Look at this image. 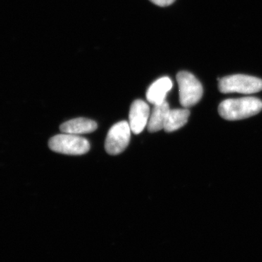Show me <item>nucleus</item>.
I'll return each instance as SVG.
<instances>
[{
	"instance_id": "2",
	"label": "nucleus",
	"mask_w": 262,
	"mask_h": 262,
	"mask_svg": "<svg viewBox=\"0 0 262 262\" xmlns=\"http://www.w3.org/2000/svg\"><path fill=\"white\" fill-rule=\"evenodd\" d=\"M219 89L223 94H255L262 91V80L246 75L227 76L220 79Z\"/></svg>"
},
{
	"instance_id": "7",
	"label": "nucleus",
	"mask_w": 262,
	"mask_h": 262,
	"mask_svg": "<svg viewBox=\"0 0 262 262\" xmlns=\"http://www.w3.org/2000/svg\"><path fill=\"white\" fill-rule=\"evenodd\" d=\"M173 87L172 81L168 77H161L150 85L146 98L149 103L154 105L160 104L165 101V97Z\"/></svg>"
},
{
	"instance_id": "8",
	"label": "nucleus",
	"mask_w": 262,
	"mask_h": 262,
	"mask_svg": "<svg viewBox=\"0 0 262 262\" xmlns=\"http://www.w3.org/2000/svg\"><path fill=\"white\" fill-rule=\"evenodd\" d=\"M97 127V123L94 120L80 117L65 122L60 126V130L63 134L78 135L94 132Z\"/></svg>"
},
{
	"instance_id": "3",
	"label": "nucleus",
	"mask_w": 262,
	"mask_h": 262,
	"mask_svg": "<svg viewBox=\"0 0 262 262\" xmlns=\"http://www.w3.org/2000/svg\"><path fill=\"white\" fill-rule=\"evenodd\" d=\"M48 145L52 151L71 155L86 154L91 148L87 139L70 134H58L53 136L50 139Z\"/></svg>"
},
{
	"instance_id": "11",
	"label": "nucleus",
	"mask_w": 262,
	"mask_h": 262,
	"mask_svg": "<svg viewBox=\"0 0 262 262\" xmlns=\"http://www.w3.org/2000/svg\"><path fill=\"white\" fill-rule=\"evenodd\" d=\"M151 3L160 7H166L173 4L176 0H150Z\"/></svg>"
},
{
	"instance_id": "10",
	"label": "nucleus",
	"mask_w": 262,
	"mask_h": 262,
	"mask_svg": "<svg viewBox=\"0 0 262 262\" xmlns=\"http://www.w3.org/2000/svg\"><path fill=\"white\" fill-rule=\"evenodd\" d=\"M170 110V106L166 101L160 103V104L155 105V107L151 112L147 124V129L149 132H158V131L164 129L165 118H166Z\"/></svg>"
},
{
	"instance_id": "4",
	"label": "nucleus",
	"mask_w": 262,
	"mask_h": 262,
	"mask_svg": "<svg viewBox=\"0 0 262 262\" xmlns=\"http://www.w3.org/2000/svg\"><path fill=\"white\" fill-rule=\"evenodd\" d=\"M177 80L179 100L184 108L192 107L201 101L203 94V86L192 74L188 72H179Z\"/></svg>"
},
{
	"instance_id": "6",
	"label": "nucleus",
	"mask_w": 262,
	"mask_h": 262,
	"mask_svg": "<svg viewBox=\"0 0 262 262\" xmlns=\"http://www.w3.org/2000/svg\"><path fill=\"white\" fill-rule=\"evenodd\" d=\"M149 105L142 100H136L130 106L129 125L134 134H139L147 125L150 117Z\"/></svg>"
},
{
	"instance_id": "1",
	"label": "nucleus",
	"mask_w": 262,
	"mask_h": 262,
	"mask_svg": "<svg viewBox=\"0 0 262 262\" xmlns=\"http://www.w3.org/2000/svg\"><path fill=\"white\" fill-rule=\"evenodd\" d=\"M262 110V101L257 98L245 97L225 100L219 106V113L227 120H239L257 115Z\"/></svg>"
},
{
	"instance_id": "5",
	"label": "nucleus",
	"mask_w": 262,
	"mask_h": 262,
	"mask_svg": "<svg viewBox=\"0 0 262 262\" xmlns=\"http://www.w3.org/2000/svg\"><path fill=\"white\" fill-rule=\"evenodd\" d=\"M130 131L129 122L126 121L117 122L110 129L105 141L108 154L117 155L125 151L130 141Z\"/></svg>"
},
{
	"instance_id": "9",
	"label": "nucleus",
	"mask_w": 262,
	"mask_h": 262,
	"mask_svg": "<svg viewBox=\"0 0 262 262\" xmlns=\"http://www.w3.org/2000/svg\"><path fill=\"white\" fill-rule=\"evenodd\" d=\"M190 112L186 108L170 110L165 118L164 130L170 133L178 130L187 124Z\"/></svg>"
}]
</instances>
